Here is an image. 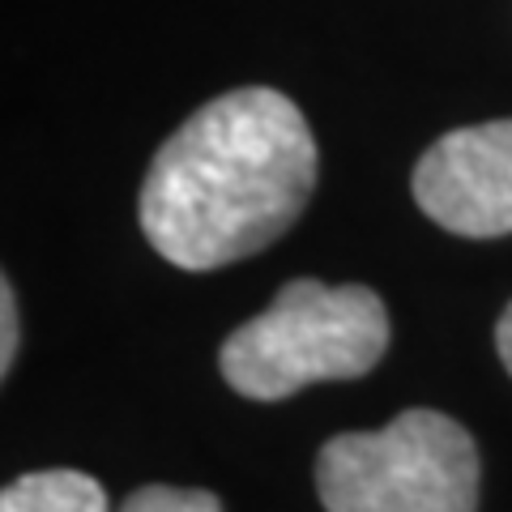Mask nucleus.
<instances>
[{
	"label": "nucleus",
	"mask_w": 512,
	"mask_h": 512,
	"mask_svg": "<svg viewBox=\"0 0 512 512\" xmlns=\"http://www.w3.org/2000/svg\"><path fill=\"white\" fill-rule=\"evenodd\" d=\"M316 188L303 111L269 86L218 94L175 128L141 184V231L188 274L269 248Z\"/></svg>",
	"instance_id": "nucleus-1"
},
{
	"label": "nucleus",
	"mask_w": 512,
	"mask_h": 512,
	"mask_svg": "<svg viewBox=\"0 0 512 512\" xmlns=\"http://www.w3.org/2000/svg\"><path fill=\"white\" fill-rule=\"evenodd\" d=\"M384 350L389 312L376 291L295 278L222 342L218 367L239 397L282 402L320 380L367 376Z\"/></svg>",
	"instance_id": "nucleus-2"
},
{
	"label": "nucleus",
	"mask_w": 512,
	"mask_h": 512,
	"mask_svg": "<svg viewBox=\"0 0 512 512\" xmlns=\"http://www.w3.org/2000/svg\"><path fill=\"white\" fill-rule=\"evenodd\" d=\"M316 495L325 512H474L478 448L448 414L406 410L320 448Z\"/></svg>",
	"instance_id": "nucleus-3"
},
{
	"label": "nucleus",
	"mask_w": 512,
	"mask_h": 512,
	"mask_svg": "<svg viewBox=\"0 0 512 512\" xmlns=\"http://www.w3.org/2000/svg\"><path fill=\"white\" fill-rule=\"evenodd\" d=\"M414 201L453 235H512V120L444 133L414 167Z\"/></svg>",
	"instance_id": "nucleus-4"
},
{
	"label": "nucleus",
	"mask_w": 512,
	"mask_h": 512,
	"mask_svg": "<svg viewBox=\"0 0 512 512\" xmlns=\"http://www.w3.org/2000/svg\"><path fill=\"white\" fill-rule=\"evenodd\" d=\"M0 512H111L107 491L82 470H35L9 483Z\"/></svg>",
	"instance_id": "nucleus-5"
},
{
	"label": "nucleus",
	"mask_w": 512,
	"mask_h": 512,
	"mask_svg": "<svg viewBox=\"0 0 512 512\" xmlns=\"http://www.w3.org/2000/svg\"><path fill=\"white\" fill-rule=\"evenodd\" d=\"M120 512H222L218 495L197 487H141L120 504Z\"/></svg>",
	"instance_id": "nucleus-6"
},
{
	"label": "nucleus",
	"mask_w": 512,
	"mask_h": 512,
	"mask_svg": "<svg viewBox=\"0 0 512 512\" xmlns=\"http://www.w3.org/2000/svg\"><path fill=\"white\" fill-rule=\"evenodd\" d=\"M18 355V299H13V286H0V372L13 367Z\"/></svg>",
	"instance_id": "nucleus-7"
},
{
	"label": "nucleus",
	"mask_w": 512,
	"mask_h": 512,
	"mask_svg": "<svg viewBox=\"0 0 512 512\" xmlns=\"http://www.w3.org/2000/svg\"><path fill=\"white\" fill-rule=\"evenodd\" d=\"M495 346H500V359H504V367L512 372V303L504 308L500 325H495Z\"/></svg>",
	"instance_id": "nucleus-8"
}]
</instances>
